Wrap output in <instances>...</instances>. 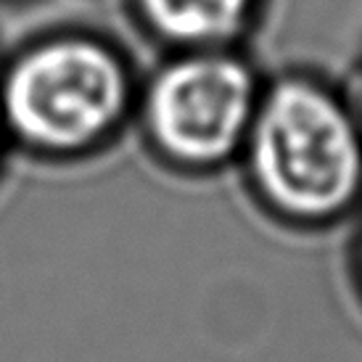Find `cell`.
I'll use <instances>...</instances> for the list:
<instances>
[{
	"label": "cell",
	"instance_id": "cell-1",
	"mask_svg": "<svg viewBox=\"0 0 362 362\" xmlns=\"http://www.w3.org/2000/svg\"><path fill=\"white\" fill-rule=\"evenodd\" d=\"M235 170L262 214L291 230L362 211V124L341 80L307 66L267 74Z\"/></svg>",
	"mask_w": 362,
	"mask_h": 362
},
{
	"label": "cell",
	"instance_id": "cell-2",
	"mask_svg": "<svg viewBox=\"0 0 362 362\" xmlns=\"http://www.w3.org/2000/svg\"><path fill=\"white\" fill-rule=\"evenodd\" d=\"M138 90L130 66L95 37H51L16 56L0 80V122L32 156L77 161L124 127Z\"/></svg>",
	"mask_w": 362,
	"mask_h": 362
},
{
	"label": "cell",
	"instance_id": "cell-3",
	"mask_svg": "<svg viewBox=\"0 0 362 362\" xmlns=\"http://www.w3.org/2000/svg\"><path fill=\"white\" fill-rule=\"evenodd\" d=\"M264 77L249 48L170 51L135 98L148 153L182 177L235 170Z\"/></svg>",
	"mask_w": 362,
	"mask_h": 362
},
{
	"label": "cell",
	"instance_id": "cell-4",
	"mask_svg": "<svg viewBox=\"0 0 362 362\" xmlns=\"http://www.w3.org/2000/svg\"><path fill=\"white\" fill-rule=\"evenodd\" d=\"M151 37L170 51L246 48L267 0H132Z\"/></svg>",
	"mask_w": 362,
	"mask_h": 362
},
{
	"label": "cell",
	"instance_id": "cell-5",
	"mask_svg": "<svg viewBox=\"0 0 362 362\" xmlns=\"http://www.w3.org/2000/svg\"><path fill=\"white\" fill-rule=\"evenodd\" d=\"M344 90H346V95H349V101H352V109L354 114H357V119H360L362 124V59L354 64V69L349 71V77L346 80H341Z\"/></svg>",
	"mask_w": 362,
	"mask_h": 362
},
{
	"label": "cell",
	"instance_id": "cell-6",
	"mask_svg": "<svg viewBox=\"0 0 362 362\" xmlns=\"http://www.w3.org/2000/svg\"><path fill=\"white\" fill-rule=\"evenodd\" d=\"M349 272H352V283L362 299V220L357 233H354L352 249H349Z\"/></svg>",
	"mask_w": 362,
	"mask_h": 362
},
{
	"label": "cell",
	"instance_id": "cell-7",
	"mask_svg": "<svg viewBox=\"0 0 362 362\" xmlns=\"http://www.w3.org/2000/svg\"><path fill=\"white\" fill-rule=\"evenodd\" d=\"M6 141H8V135H6L3 122H0V172H3V164H6Z\"/></svg>",
	"mask_w": 362,
	"mask_h": 362
}]
</instances>
